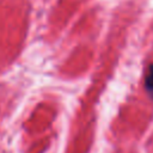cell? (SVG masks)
<instances>
[{"label": "cell", "mask_w": 153, "mask_h": 153, "mask_svg": "<svg viewBox=\"0 0 153 153\" xmlns=\"http://www.w3.org/2000/svg\"><path fill=\"white\" fill-rule=\"evenodd\" d=\"M146 88L149 92L151 97H153V65L149 67L147 76H146Z\"/></svg>", "instance_id": "1"}]
</instances>
